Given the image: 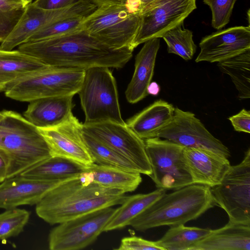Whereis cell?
<instances>
[{"label":"cell","instance_id":"1","mask_svg":"<svg viewBox=\"0 0 250 250\" xmlns=\"http://www.w3.org/2000/svg\"><path fill=\"white\" fill-rule=\"evenodd\" d=\"M19 50L54 67L85 70L103 66L121 68L133 51L112 49L90 36L84 29L46 40L23 43Z\"/></svg>","mask_w":250,"mask_h":250},{"label":"cell","instance_id":"2","mask_svg":"<svg viewBox=\"0 0 250 250\" xmlns=\"http://www.w3.org/2000/svg\"><path fill=\"white\" fill-rule=\"evenodd\" d=\"M126 197L125 193L88 181L81 174L62 180L49 190L35 210L40 218L53 225L121 205Z\"/></svg>","mask_w":250,"mask_h":250},{"label":"cell","instance_id":"3","mask_svg":"<svg viewBox=\"0 0 250 250\" xmlns=\"http://www.w3.org/2000/svg\"><path fill=\"white\" fill-rule=\"evenodd\" d=\"M165 193L130 222L136 230L185 225L215 206L208 186L193 184Z\"/></svg>","mask_w":250,"mask_h":250},{"label":"cell","instance_id":"4","mask_svg":"<svg viewBox=\"0 0 250 250\" xmlns=\"http://www.w3.org/2000/svg\"><path fill=\"white\" fill-rule=\"evenodd\" d=\"M1 112L0 156L5 164L8 179L20 175L51 155L37 127L16 112Z\"/></svg>","mask_w":250,"mask_h":250},{"label":"cell","instance_id":"5","mask_svg":"<svg viewBox=\"0 0 250 250\" xmlns=\"http://www.w3.org/2000/svg\"><path fill=\"white\" fill-rule=\"evenodd\" d=\"M109 68L96 66L84 70L77 93L85 114L84 125L126 124L121 116L115 79Z\"/></svg>","mask_w":250,"mask_h":250},{"label":"cell","instance_id":"6","mask_svg":"<svg viewBox=\"0 0 250 250\" xmlns=\"http://www.w3.org/2000/svg\"><path fill=\"white\" fill-rule=\"evenodd\" d=\"M140 22L141 11L113 5L97 8L84 18L82 26L90 36L112 49L133 51Z\"/></svg>","mask_w":250,"mask_h":250},{"label":"cell","instance_id":"7","mask_svg":"<svg viewBox=\"0 0 250 250\" xmlns=\"http://www.w3.org/2000/svg\"><path fill=\"white\" fill-rule=\"evenodd\" d=\"M84 70L50 67L20 79L3 90L7 97L21 102L49 97L74 95L81 87Z\"/></svg>","mask_w":250,"mask_h":250},{"label":"cell","instance_id":"8","mask_svg":"<svg viewBox=\"0 0 250 250\" xmlns=\"http://www.w3.org/2000/svg\"><path fill=\"white\" fill-rule=\"evenodd\" d=\"M144 141L151 168L149 176L157 188L175 190L193 184L185 162L184 146L158 137Z\"/></svg>","mask_w":250,"mask_h":250},{"label":"cell","instance_id":"9","mask_svg":"<svg viewBox=\"0 0 250 250\" xmlns=\"http://www.w3.org/2000/svg\"><path fill=\"white\" fill-rule=\"evenodd\" d=\"M215 206L227 213L229 221L250 225V148L242 162L231 166L220 184L210 188Z\"/></svg>","mask_w":250,"mask_h":250},{"label":"cell","instance_id":"10","mask_svg":"<svg viewBox=\"0 0 250 250\" xmlns=\"http://www.w3.org/2000/svg\"><path fill=\"white\" fill-rule=\"evenodd\" d=\"M116 208L109 207L62 222L48 235L51 250H78L92 244L104 231Z\"/></svg>","mask_w":250,"mask_h":250},{"label":"cell","instance_id":"11","mask_svg":"<svg viewBox=\"0 0 250 250\" xmlns=\"http://www.w3.org/2000/svg\"><path fill=\"white\" fill-rule=\"evenodd\" d=\"M97 8L88 0H80L63 8L45 10L28 4L21 19L6 39L1 42L0 49L12 50L25 43L41 28L66 19L86 17Z\"/></svg>","mask_w":250,"mask_h":250},{"label":"cell","instance_id":"12","mask_svg":"<svg viewBox=\"0 0 250 250\" xmlns=\"http://www.w3.org/2000/svg\"><path fill=\"white\" fill-rule=\"evenodd\" d=\"M196 8V0H153L141 11L134 48L150 39L162 38L170 29L183 25L185 19Z\"/></svg>","mask_w":250,"mask_h":250},{"label":"cell","instance_id":"13","mask_svg":"<svg viewBox=\"0 0 250 250\" xmlns=\"http://www.w3.org/2000/svg\"><path fill=\"white\" fill-rule=\"evenodd\" d=\"M83 132L110 147L133 163L141 174L149 176L151 168L144 140L127 125L111 122L82 124Z\"/></svg>","mask_w":250,"mask_h":250},{"label":"cell","instance_id":"14","mask_svg":"<svg viewBox=\"0 0 250 250\" xmlns=\"http://www.w3.org/2000/svg\"><path fill=\"white\" fill-rule=\"evenodd\" d=\"M157 137L184 147L205 149L229 158L230 152L221 141L214 137L195 115L175 107L170 123Z\"/></svg>","mask_w":250,"mask_h":250},{"label":"cell","instance_id":"15","mask_svg":"<svg viewBox=\"0 0 250 250\" xmlns=\"http://www.w3.org/2000/svg\"><path fill=\"white\" fill-rule=\"evenodd\" d=\"M38 129L48 146L51 156L67 159L85 167L94 163L83 140L82 124L74 116L58 126Z\"/></svg>","mask_w":250,"mask_h":250},{"label":"cell","instance_id":"16","mask_svg":"<svg viewBox=\"0 0 250 250\" xmlns=\"http://www.w3.org/2000/svg\"><path fill=\"white\" fill-rule=\"evenodd\" d=\"M200 52L196 62H220L250 49V27L235 26L204 37L199 43Z\"/></svg>","mask_w":250,"mask_h":250},{"label":"cell","instance_id":"17","mask_svg":"<svg viewBox=\"0 0 250 250\" xmlns=\"http://www.w3.org/2000/svg\"><path fill=\"white\" fill-rule=\"evenodd\" d=\"M62 181L21 175L6 179L0 184V208L9 209L21 205H36L49 190Z\"/></svg>","mask_w":250,"mask_h":250},{"label":"cell","instance_id":"18","mask_svg":"<svg viewBox=\"0 0 250 250\" xmlns=\"http://www.w3.org/2000/svg\"><path fill=\"white\" fill-rule=\"evenodd\" d=\"M184 154L193 184L214 187L230 166L228 158L208 150L185 147Z\"/></svg>","mask_w":250,"mask_h":250},{"label":"cell","instance_id":"19","mask_svg":"<svg viewBox=\"0 0 250 250\" xmlns=\"http://www.w3.org/2000/svg\"><path fill=\"white\" fill-rule=\"evenodd\" d=\"M73 96H53L32 101L23 116L38 128L58 126L73 116Z\"/></svg>","mask_w":250,"mask_h":250},{"label":"cell","instance_id":"20","mask_svg":"<svg viewBox=\"0 0 250 250\" xmlns=\"http://www.w3.org/2000/svg\"><path fill=\"white\" fill-rule=\"evenodd\" d=\"M160 42L159 38L146 41L136 56L134 73L125 92L127 101L131 104H135L148 95L147 88L153 76Z\"/></svg>","mask_w":250,"mask_h":250},{"label":"cell","instance_id":"21","mask_svg":"<svg viewBox=\"0 0 250 250\" xmlns=\"http://www.w3.org/2000/svg\"><path fill=\"white\" fill-rule=\"evenodd\" d=\"M190 250H250V225L229 222L209 233Z\"/></svg>","mask_w":250,"mask_h":250},{"label":"cell","instance_id":"22","mask_svg":"<svg viewBox=\"0 0 250 250\" xmlns=\"http://www.w3.org/2000/svg\"><path fill=\"white\" fill-rule=\"evenodd\" d=\"M174 109L172 104L159 100L130 118L126 124L144 140L156 137L171 121Z\"/></svg>","mask_w":250,"mask_h":250},{"label":"cell","instance_id":"23","mask_svg":"<svg viewBox=\"0 0 250 250\" xmlns=\"http://www.w3.org/2000/svg\"><path fill=\"white\" fill-rule=\"evenodd\" d=\"M81 174L88 181L125 193L134 191L142 181L140 173L95 163L85 167Z\"/></svg>","mask_w":250,"mask_h":250},{"label":"cell","instance_id":"24","mask_svg":"<svg viewBox=\"0 0 250 250\" xmlns=\"http://www.w3.org/2000/svg\"><path fill=\"white\" fill-rule=\"evenodd\" d=\"M50 67L19 50L0 49V91L11 83Z\"/></svg>","mask_w":250,"mask_h":250},{"label":"cell","instance_id":"25","mask_svg":"<svg viewBox=\"0 0 250 250\" xmlns=\"http://www.w3.org/2000/svg\"><path fill=\"white\" fill-rule=\"evenodd\" d=\"M166 193V190L157 188L148 193L126 196L120 207L116 208L104 231L120 229L129 226L135 217Z\"/></svg>","mask_w":250,"mask_h":250},{"label":"cell","instance_id":"26","mask_svg":"<svg viewBox=\"0 0 250 250\" xmlns=\"http://www.w3.org/2000/svg\"><path fill=\"white\" fill-rule=\"evenodd\" d=\"M85 167L67 159L51 156L20 175L37 179L63 180L80 175Z\"/></svg>","mask_w":250,"mask_h":250},{"label":"cell","instance_id":"27","mask_svg":"<svg viewBox=\"0 0 250 250\" xmlns=\"http://www.w3.org/2000/svg\"><path fill=\"white\" fill-rule=\"evenodd\" d=\"M217 66L230 77L240 100L250 98V49L232 58L218 62Z\"/></svg>","mask_w":250,"mask_h":250},{"label":"cell","instance_id":"28","mask_svg":"<svg viewBox=\"0 0 250 250\" xmlns=\"http://www.w3.org/2000/svg\"><path fill=\"white\" fill-rule=\"evenodd\" d=\"M210 231V229L208 228L180 225L170 227L163 236L156 242L164 250H190Z\"/></svg>","mask_w":250,"mask_h":250},{"label":"cell","instance_id":"29","mask_svg":"<svg viewBox=\"0 0 250 250\" xmlns=\"http://www.w3.org/2000/svg\"><path fill=\"white\" fill-rule=\"evenodd\" d=\"M83 140L93 163L140 173L138 168L128 159L110 147L83 132Z\"/></svg>","mask_w":250,"mask_h":250},{"label":"cell","instance_id":"30","mask_svg":"<svg viewBox=\"0 0 250 250\" xmlns=\"http://www.w3.org/2000/svg\"><path fill=\"white\" fill-rule=\"evenodd\" d=\"M179 25L167 32L163 36L169 53L177 55L186 61L191 60L196 50L192 32Z\"/></svg>","mask_w":250,"mask_h":250},{"label":"cell","instance_id":"31","mask_svg":"<svg viewBox=\"0 0 250 250\" xmlns=\"http://www.w3.org/2000/svg\"><path fill=\"white\" fill-rule=\"evenodd\" d=\"M29 217L28 211L17 208L6 209L0 213V240L19 235L23 231Z\"/></svg>","mask_w":250,"mask_h":250},{"label":"cell","instance_id":"32","mask_svg":"<svg viewBox=\"0 0 250 250\" xmlns=\"http://www.w3.org/2000/svg\"><path fill=\"white\" fill-rule=\"evenodd\" d=\"M85 17L66 19L49 24L36 32L26 42L59 37L82 30V23Z\"/></svg>","mask_w":250,"mask_h":250},{"label":"cell","instance_id":"33","mask_svg":"<svg viewBox=\"0 0 250 250\" xmlns=\"http://www.w3.org/2000/svg\"><path fill=\"white\" fill-rule=\"evenodd\" d=\"M27 4L0 0V42L9 36L24 13Z\"/></svg>","mask_w":250,"mask_h":250},{"label":"cell","instance_id":"34","mask_svg":"<svg viewBox=\"0 0 250 250\" xmlns=\"http://www.w3.org/2000/svg\"><path fill=\"white\" fill-rule=\"evenodd\" d=\"M236 0H203L208 5L212 13V26L221 29L229 21Z\"/></svg>","mask_w":250,"mask_h":250},{"label":"cell","instance_id":"35","mask_svg":"<svg viewBox=\"0 0 250 250\" xmlns=\"http://www.w3.org/2000/svg\"><path fill=\"white\" fill-rule=\"evenodd\" d=\"M117 250H164L156 241H149L140 237H125L121 241Z\"/></svg>","mask_w":250,"mask_h":250},{"label":"cell","instance_id":"36","mask_svg":"<svg viewBox=\"0 0 250 250\" xmlns=\"http://www.w3.org/2000/svg\"><path fill=\"white\" fill-rule=\"evenodd\" d=\"M228 119L235 131L250 133V111L243 109L237 114L229 117Z\"/></svg>","mask_w":250,"mask_h":250},{"label":"cell","instance_id":"37","mask_svg":"<svg viewBox=\"0 0 250 250\" xmlns=\"http://www.w3.org/2000/svg\"><path fill=\"white\" fill-rule=\"evenodd\" d=\"M80 0H35L32 3L35 6L45 10L63 8Z\"/></svg>","mask_w":250,"mask_h":250},{"label":"cell","instance_id":"38","mask_svg":"<svg viewBox=\"0 0 250 250\" xmlns=\"http://www.w3.org/2000/svg\"><path fill=\"white\" fill-rule=\"evenodd\" d=\"M153 0H127L125 5L133 12H139Z\"/></svg>","mask_w":250,"mask_h":250},{"label":"cell","instance_id":"39","mask_svg":"<svg viewBox=\"0 0 250 250\" xmlns=\"http://www.w3.org/2000/svg\"><path fill=\"white\" fill-rule=\"evenodd\" d=\"M97 7L113 5H126L127 0H88Z\"/></svg>","mask_w":250,"mask_h":250},{"label":"cell","instance_id":"40","mask_svg":"<svg viewBox=\"0 0 250 250\" xmlns=\"http://www.w3.org/2000/svg\"><path fill=\"white\" fill-rule=\"evenodd\" d=\"M160 86L155 82H150L147 88V93L148 95L157 96L160 92Z\"/></svg>","mask_w":250,"mask_h":250},{"label":"cell","instance_id":"41","mask_svg":"<svg viewBox=\"0 0 250 250\" xmlns=\"http://www.w3.org/2000/svg\"><path fill=\"white\" fill-rule=\"evenodd\" d=\"M6 179V168L5 164L0 156V183H2Z\"/></svg>","mask_w":250,"mask_h":250},{"label":"cell","instance_id":"42","mask_svg":"<svg viewBox=\"0 0 250 250\" xmlns=\"http://www.w3.org/2000/svg\"><path fill=\"white\" fill-rule=\"evenodd\" d=\"M10 0L14 1H16V2H20V3H22L27 4V5L29 4V3H30L31 2H32V0Z\"/></svg>","mask_w":250,"mask_h":250},{"label":"cell","instance_id":"43","mask_svg":"<svg viewBox=\"0 0 250 250\" xmlns=\"http://www.w3.org/2000/svg\"><path fill=\"white\" fill-rule=\"evenodd\" d=\"M248 21L249 23H250V9L248 11Z\"/></svg>","mask_w":250,"mask_h":250},{"label":"cell","instance_id":"44","mask_svg":"<svg viewBox=\"0 0 250 250\" xmlns=\"http://www.w3.org/2000/svg\"><path fill=\"white\" fill-rule=\"evenodd\" d=\"M3 117V114L2 112H0V119H1Z\"/></svg>","mask_w":250,"mask_h":250}]
</instances>
